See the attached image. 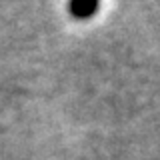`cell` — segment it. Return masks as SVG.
<instances>
[{"label":"cell","instance_id":"1","mask_svg":"<svg viewBox=\"0 0 160 160\" xmlns=\"http://www.w3.org/2000/svg\"><path fill=\"white\" fill-rule=\"evenodd\" d=\"M96 10H98V2H94V0H74L70 4V12L76 18H88Z\"/></svg>","mask_w":160,"mask_h":160}]
</instances>
